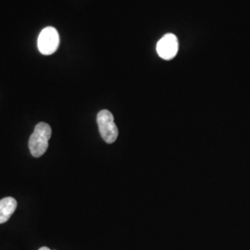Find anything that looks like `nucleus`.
Wrapping results in <instances>:
<instances>
[{
    "label": "nucleus",
    "instance_id": "7ed1b4c3",
    "mask_svg": "<svg viewBox=\"0 0 250 250\" xmlns=\"http://www.w3.org/2000/svg\"><path fill=\"white\" fill-rule=\"evenodd\" d=\"M37 45L39 51L44 55H51L60 46V36L54 27H45L38 36Z\"/></svg>",
    "mask_w": 250,
    "mask_h": 250
},
{
    "label": "nucleus",
    "instance_id": "423d86ee",
    "mask_svg": "<svg viewBox=\"0 0 250 250\" xmlns=\"http://www.w3.org/2000/svg\"><path fill=\"white\" fill-rule=\"evenodd\" d=\"M49 250V249H48V248H46V247H42V248H41V249H39V250Z\"/></svg>",
    "mask_w": 250,
    "mask_h": 250
},
{
    "label": "nucleus",
    "instance_id": "f257e3e1",
    "mask_svg": "<svg viewBox=\"0 0 250 250\" xmlns=\"http://www.w3.org/2000/svg\"><path fill=\"white\" fill-rule=\"evenodd\" d=\"M51 127L45 123L36 125L34 133L29 139V149L33 157L40 158L45 154L48 147V141L51 138Z\"/></svg>",
    "mask_w": 250,
    "mask_h": 250
},
{
    "label": "nucleus",
    "instance_id": "f03ea898",
    "mask_svg": "<svg viewBox=\"0 0 250 250\" xmlns=\"http://www.w3.org/2000/svg\"><path fill=\"white\" fill-rule=\"evenodd\" d=\"M97 122L99 125V133L103 140L107 144L114 143L118 137L119 131L112 113L107 109L99 111Z\"/></svg>",
    "mask_w": 250,
    "mask_h": 250
},
{
    "label": "nucleus",
    "instance_id": "39448f33",
    "mask_svg": "<svg viewBox=\"0 0 250 250\" xmlns=\"http://www.w3.org/2000/svg\"><path fill=\"white\" fill-rule=\"evenodd\" d=\"M17 208V201L13 197H5L0 200V224L8 222Z\"/></svg>",
    "mask_w": 250,
    "mask_h": 250
},
{
    "label": "nucleus",
    "instance_id": "20e7f679",
    "mask_svg": "<svg viewBox=\"0 0 250 250\" xmlns=\"http://www.w3.org/2000/svg\"><path fill=\"white\" fill-rule=\"evenodd\" d=\"M179 44L177 37L172 34H167L157 44V52L161 59L170 61L178 52Z\"/></svg>",
    "mask_w": 250,
    "mask_h": 250
}]
</instances>
